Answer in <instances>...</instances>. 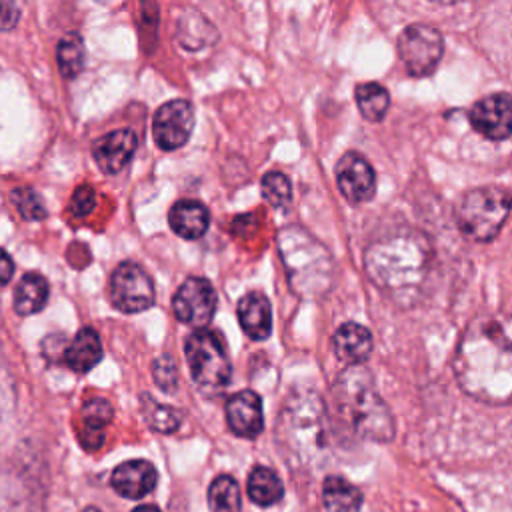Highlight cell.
<instances>
[{
  "mask_svg": "<svg viewBox=\"0 0 512 512\" xmlns=\"http://www.w3.org/2000/svg\"><path fill=\"white\" fill-rule=\"evenodd\" d=\"M454 374L460 388L476 400L506 404L512 388V346L506 318L476 316L456 348Z\"/></svg>",
  "mask_w": 512,
  "mask_h": 512,
  "instance_id": "cell-1",
  "label": "cell"
},
{
  "mask_svg": "<svg viewBox=\"0 0 512 512\" xmlns=\"http://www.w3.org/2000/svg\"><path fill=\"white\" fill-rule=\"evenodd\" d=\"M278 252L292 292L306 300L326 296L334 284V258L306 228L290 224L278 232Z\"/></svg>",
  "mask_w": 512,
  "mask_h": 512,
  "instance_id": "cell-4",
  "label": "cell"
},
{
  "mask_svg": "<svg viewBox=\"0 0 512 512\" xmlns=\"http://www.w3.org/2000/svg\"><path fill=\"white\" fill-rule=\"evenodd\" d=\"M170 228L186 238V240H198L206 234L210 224V212L208 208L194 198H182L172 204L168 212Z\"/></svg>",
  "mask_w": 512,
  "mask_h": 512,
  "instance_id": "cell-19",
  "label": "cell"
},
{
  "mask_svg": "<svg viewBox=\"0 0 512 512\" xmlns=\"http://www.w3.org/2000/svg\"><path fill=\"white\" fill-rule=\"evenodd\" d=\"M228 428L240 438H256L264 430L262 398L254 390H240L224 406Z\"/></svg>",
  "mask_w": 512,
  "mask_h": 512,
  "instance_id": "cell-15",
  "label": "cell"
},
{
  "mask_svg": "<svg viewBox=\"0 0 512 512\" xmlns=\"http://www.w3.org/2000/svg\"><path fill=\"white\" fill-rule=\"evenodd\" d=\"M238 322L248 338L266 340L272 332V308L262 292H246L236 306Z\"/></svg>",
  "mask_w": 512,
  "mask_h": 512,
  "instance_id": "cell-18",
  "label": "cell"
},
{
  "mask_svg": "<svg viewBox=\"0 0 512 512\" xmlns=\"http://www.w3.org/2000/svg\"><path fill=\"white\" fill-rule=\"evenodd\" d=\"M184 354L190 376L204 396H220L232 378V364L218 332L198 328L188 334Z\"/></svg>",
  "mask_w": 512,
  "mask_h": 512,
  "instance_id": "cell-6",
  "label": "cell"
},
{
  "mask_svg": "<svg viewBox=\"0 0 512 512\" xmlns=\"http://www.w3.org/2000/svg\"><path fill=\"white\" fill-rule=\"evenodd\" d=\"M430 260V240L414 228H398L374 240L364 252V268L370 282L398 306L418 298Z\"/></svg>",
  "mask_w": 512,
  "mask_h": 512,
  "instance_id": "cell-2",
  "label": "cell"
},
{
  "mask_svg": "<svg viewBox=\"0 0 512 512\" xmlns=\"http://www.w3.org/2000/svg\"><path fill=\"white\" fill-rule=\"evenodd\" d=\"M510 212V194L502 186H482L470 190L456 210L460 232L474 242L494 240Z\"/></svg>",
  "mask_w": 512,
  "mask_h": 512,
  "instance_id": "cell-7",
  "label": "cell"
},
{
  "mask_svg": "<svg viewBox=\"0 0 512 512\" xmlns=\"http://www.w3.org/2000/svg\"><path fill=\"white\" fill-rule=\"evenodd\" d=\"M396 48L406 72L414 78H424L436 70L444 54V38L438 28L416 22L402 30Z\"/></svg>",
  "mask_w": 512,
  "mask_h": 512,
  "instance_id": "cell-8",
  "label": "cell"
},
{
  "mask_svg": "<svg viewBox=\"0 0 512 512\" xmlns=\"http://www.w3.org/2000/svg\"><path fill=\"white\" fill-rule=\"evenodd\" d=\"M132 512H160V508H156L152 504H142V506H136Z\"/></svg>",
  "mask_w": 512,
  "mask_h": 512,
  "instance_id": "cell-35",
  "label": "cell"
},
{
  "mask_svg": "<svg viewBox=\"0 0 512 512\" xmlns=\"http://www.w3.org/2000/svg\"><path fill=\"white\" fill-rule=\"evenodd\" d=\"M260 188H262L264 200L274 208H284L292 202V184L284 172L274 170L264 174Z\"/></svg>",
  "mask_w": 512,
  "mask_h": 512,
  "instance_id": "cell-29",
  "label": "cell"
},
{
  "mask_svg": "<svg viewBox=\"0 0 512 512\" xmlns=\"http://www.w3.org/2000/svg\"><path fill=\"white\" fill-rule=\"evenodd\" d=\"M208 504L212 512H240V486L230 474H220L208 486Z\"/></svg>",
  "mask_w": 512,
  "mask_h": 512,
  "instance_id": "cell-27",
  "label": "cell"
},
{
  "mask_svg": "<svg viewBox=\"0 0 512 512\" xmlns=\"http://www.w3.org/2000/svg\"><path fill=\"white\" fill-rule=\"evenodd\" d=\"M112 404L104 398H90L80 410V432L78 438L86 450H98L104 442V430L112 422Z\"/></svg>",
  "mask_w": 512,
  "mask_h": 512,
  "instance_id": "cell-20",
  "label": "cell"
},
{
  "mask_svg": "<svg viewBox=\"0 0 512 512\" xmlns=\"http://www.w3.org/2000/svg\"><path fill=\"white\" fill-rule=\"evenodd\" d=\"M138 148V136L130 128H118L100 136L92 146V156L104 174L122 172Z\"/></svg>",
  "mask_w": 512,
  "mask_h": 512,
  "instance_id": "cell-14",
  "label": "cell"
},
{
  "mask_svg": "<svg viewBox=\"0 0 512 512\" xmlns=\"http://www.w3.org/2000/svg\"><path fill=\"white\" fill-rule=\"evenodd\" d=\"M20 20V8L16 2L0 0V30H12Z\"/></svg>",
  "mask_w": 512,
  "mask_h": 512,
  "instance_id": "cell-33",
  "label": "cell"
},
{
  "mask_svg": "<svg viewBox=\"0 0 512 512\" xmlns=\"http://www.w3.org/2000/svg\"><path fill=\"white\" fill-rule=\"evenodd\" d=\"M84 58H86V50H84L82 36L78 32L64 34L56 46V60H58L60 74L68 80L76 78L84 68Z\"/></svg>",
  "mask_w": 512,
  "mask_h": 512,
  "instance_id": "cell-26",
  "label": "cell"
},
{
  "mask_svg": "<svg viewBox=\"0 0 512 512\" xmlns=\"http://www.w3.org/2000/svg\"><path fill=\"white\" fill-rule=\"evenodd\" d=\"M336 184L340 194L352 202L362 204L374 198L376 192V172L372 164L356 150H350L340 156L334 168Z\"/></svg>",
  "mask_w": 512,
  "mask_h": 512,
  "instance_id": "cell-12",
  "label": "cell"
},
{
  "mask_svg": "<svg viewBox=\"0 0 512 512\" xmlns=\"http://www.w3.org/2000/svg\"><path fill=\"white\" fill-rule=\"evenodd\" d=\"M142 414L148 426L160 434H172L180 428L182 414L166 404H158L150 394H142Z\"/></svg>",
  "mask_w": 512,
  "mask_h": 512,
  "instance_id": "cell-28",
  "label": "cell"
},
{
  "mask_svg": "<svg viewBox=\"0 0 512 512\" xmlns=\"http://www.w3.org/2000/svg\"><path fill=\"white\" fill-rule=\"evenodd\" d=\"M472 128L488 140H506L512 130V100L506 92L488 94L470 110Z\"/></svg>",
  "mask_w": 512,
  "mask_h": 512,
  "instance_id": "cell-13",
  "label": "cell"
},
{
  "mask_svg": "<svg viewBox=\"0 0 512 512\" xmlns=\"http://www.w3.org/2000/svg\"><path fill=\"white\" fill-rule=\"evenodd\" d=\"M218 296L214 286L202 276L186 278L172 296V310L182 324L192 328H206L216 312Z\"/></svg>",
  "mask_w": 512,
  "mask_h": 512,
  "instance_id": "cell-10",
  "label": "cell"
},
{
  "mask_svg": "<svg viewBox=\"0 0 512 512\" xmlns=\"http://www.w3.org/2000/svg\"><path fill=\"white\" fill-rule=\"evenodd\" d=\"M278 440L286 462L290 460L300 468H306L328 450V412L316 392L300 390L286 398L278 420Z\"/></svg>",
  "mask_w": 512,
  "mask_h": 512,
  "instance_id": "cell-3",
  "label": "cell"
},
{
  "mask_svg": "<svg viewBox=\"0 0 512 512\" xmlns=\"http://www.w3.org/2000/svg\"><path fill=\"white\" fill-rule=\"evenodd\" d=\"M322 502L330 512H358L362 492L342 476H326L322 484Z\"/></svg>",
  "mask_w": 512,
  "mask_h": 512,
  "instance_id": "cell-23",
  "label": "cell"
},
{
  "mask_svg": "<svg viewBox=\"0 0 512 512\" xmlns=\"http://www.w3.org/2000/svg\"><path fill=\"white\" fill-rule=\"evenodd\" d=\"M50 286L48 280L38 272H28L20 278L14 288V310L20 316H30L40 312L48 302Z\"/></svg>",
  "mask_w": 512,
  "mask_h": 512,
  "instance_id": "cell-22",
  "label": "cell"
},
{
  "mask_svg": "<svg viewBox=\"0 0 512 512\" xmlns=\"http://www.w3.org/2000/svg\"><path fill=\"white\" fill-rule=\"evenodd\" d=\"M12 272H14V260L12 256L0 248V288L4 284H8V280L12 278Z\"/></svg>",
  "mask_w": 512,
  "mask_h": 512,
  "instance_id": "cell-34",
  "label": "cell"
},
{
  "mask_svg": "<svg viewBox=\"0 0 512 512\" xmlns=\"http://www.w3.org/2000/svg\"><path fill=\"white\" fill-rule=\"evenodd\" d=\"M108 298L124 314H138L154 304L156 290L150 274L136 262H120L108 280Z\"/></svg>",
  "mask_w": 512,
  "mask_h": 512,
  "instance_id": "cell-9",
  "label": "cell"
},
{
  "mask_svg": "<svg viewBox=\"0 0 512 512\" xmlns=\"http://www.w3.org/2000/svg\"><path fill=\"white\" fill-rule=\"evenodd\" d=\"M334 400L340 416L362 438L390 442L394 438V418L374 386L372 374L364 366H348L334 380Z\"/></svg>",
  "mask_w": 512,
  "mask_h": 512,
  "instance_id": "cell-5",
  "label": "cell"
},
{
  "mask_svg": "<svg viewBox=\"0 0 512 512\" xmlns=\"http://www.w3.org/2000/svg\"><path fill=\"white\" fill-rule=\"evenodd\" d=\"M354 96H356V106L366 120L370 122L384 120L390 106V94L382 84L362 82L356 86Z\"/></svg>",
  "mask_w": 512,
  "mask_h": 512,
  "instance_id": "cell-25",
  "label": "cell"
},
{
  "mask_svg": "<svg viewBox=\"0 0 512 512\" xmlns=\"http://www.w3.org/2000/svg\"><path fill=\"white\" fill-rule=\"evenodd\" d=\"M248 496L258 506H272L280 502L284 496L280 476L268 466H254L248 474Z\"/></svg>",
  "mask_w": 512,
  "mask_h": 512,
  "instance_id": "cell-24",
  "label": "cell"
},
{
  "mask_svg": "<svg viewBox=\"0 0 512 512\" xmlns=\"http://www.w3.org/2000/svg\"><path fill=\"white\" fill-rule=\"evenodd\" d=\"M110 484L120 496L138 500L156 488L158 472L148 460H126L112 470Z\"/></svg>",
  "mask_w": 512,
  "mask_h": 512,
  "instance_id": "cell-16",
  "label": "cell"
},
{
  "mask_svg": "<svg viewBox=\"0 0 512 512\" xmlns=\"http://www.w3.org/2000/svg\"><path fill=\"white\" fill-rule=\"evenodd\" d=\"M82 512H100L96 506H88V508H84Z\"/></svg>",
  "mask_w": 512,
  "mask_h": 512,
  "instance_id": "cell-36",
  "label": "cell"
},
{
  "mask_svg": "<svg viewBox=\"0 0 512 512\" xmlns=\"http://www.w3.org/2000/svg\"><path fill=\"white\" fill-rule=\"evenodd\" d=\"M152 376L162 392L172 394L178 386V366L172 356L162 354L152 362Z\"/></svg>",
  "mask_w": 512,
  "mask_h": 512,
  "instance_id": "cell-31",
  "label": "cell"
},
{
  "mask_svg": "<svg viewBox=\"0 0 512 512\" xmlns=\"http://www.w3.org/2000/svg\"><path fill=\"white\" fill-rule=\"evenodd\" d=\"M10 200L16 206L18 214L28 222H38V220L46 218L44 200L34 188H30V186L14 188L12 194H10Z\"/></svg>",
  "mask_w": 512,
  "mask_h": 512,
  "instance_id": "cell-30",
  "label": "cell"
},
{
  "mask_svg": "<svg viewBox=\"0 0 512 512\" xmlns=\"http://www.w3.org/2000/svg\"><path fill=\"white\" fill-rule=\"evenodd\" d=\"M332 348L346 366H362L372 352V334L358 322H346L334 332Z\"/></svg>",
  "mask_w": 512,
  "mask_h": 512,
  "instance_id": "cell-17",
  "label": "cell"
},
{
  "mask_svg": "<svg viewBox=\"0 0 512 512\" xmlns=\"http://www.w3.org/2000/svg\"><path fill=\"white\" fill-rule=\"evenodd\" d=\"M194 128V108L188 100L176 98L164 102L152 120V136L158 148L176 150L182 148Z\"/></svg>",
  "mask_w": 512,
  "mask_h": 512,
  "instance_id": "cell-11",
  "label": "cell"
},
{
  "mask_svg": "<svg viewBox=\"0 0 512 512\" xmlns=\"http://www.w3.org/2000/svg\"><path fill=\"white\" fill-rule=\"evenodd\" d=\"M96 208V192L90 184H82L74 190L72 198H70V212L76 218H84L88 216L92 210Z\"/></svg>",
  "mask_w": 512,
  "mask_h": 512,
  "instance_id": "cell-32",
  "label": "cell"
},
{
  "mask_svg": "<svg viewBox=\"0 0 512 512\" xmlns=\"http://www.w3.org/2000/svg\"><path fill=\"white\" fill-rule=\"evenodd\" d=\"M62 360L76 374L90 372L102 360V342L98 332L90 326L80 328L72 342L66 346Z\"/></svg>",
  "mask_w": 512,
  "mask_h": 512,
  "instance_id": "cell-21",
  "label": "cell"
}]
</instances>
